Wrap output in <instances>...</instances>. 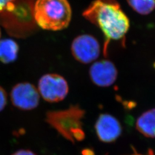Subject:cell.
<instances>
[{
    "mask_svg": "<svg viewBox=\"0 0 155 155\" xmlns=\"http://www.w3.org/2000/svg\"><path fill=\"white\" fill-rule=\"evenodd\" d=\"M95 130L101 141L110 143L116 141L122 133V127L116 117L101 114L95 124Z\"/></svg>",
    "mask_w": 155,
    "mask_h": 155,
    "instance_id": "52a82bcc",
    "label": "cell"
},
{
    "mask_svg": "<svg viewBox=\"0 0 155 155\" xmlns=\"http://www.w3.org/2000/svg\"><path fill=\"white\" fill-rule=\"evenodd\" d=\"M136 127L145 137L155 138V108L145 111L139 116Z\"/></svg>",
    "mask_w": 155,
    "mask_h": 155,
    "instance_id": "9c48e42d",
    "label": "cell"
},
{
    "mask_svg": "<svg viewBox=\"0 0 155 155\" xmlns=\"http://www.w3.org/2000/svg\"><path fill=\"white\" fill-rule=\"evenodd\" d=\"M33 16L40 28L58 31L69 25L72 9L67 0H37L34 6Z\"/></svg>",
    "mask_w": 155,
    "mask_h": 155,
    "instance_id": "7a4b0ae2",
    "label": "cell"
},
{
    "mask_svg": "<svg viewBox=\"0 0 155 155\" xmlns=\"http://www.w3.org/2000/svg\"><path fill=\"white\" fill-rule=\"evenodd\" d=\"M18 50V45L13 39L0 40V61L4 64H8L15 61Z\"/></svg>",
    "mask_w": 155,
    "mask_h": 155,
    "instance_id": "30bf717a",
    "label": "cell"
},
{
    "mask_svg": "<svg viewBox=\"0 0 155 155\" xmlns=\"http://www.w3.org/2000/svg\"><path fill=\"white\" fill-rule=\"evenodd\" d=\"M81 155H95V152L94 150L91 148H84L81 151Z\"/></svg>",
    "mask_w": 155,
    "mask_h": 155,
    "instance_id": "2e32d148",
    "label": "cell"
},
{
    "mask_svg": "<svg viewBox=\"0 0 155 155\" xmlns=\"http://www.w3.org/2000/svg\"><path fill=\"white\" fill-rule=\"evenodd\" d=\"M13 105L22 110H31L39 105L40 94L31 83L22 82L16 84L11 92Z\"/></svg>",
    "mask_w": 155,
    "mask_h": 155,
    "instance_id": "5b68a950",
    "label": "cell"
},
{
    "mask_svg": "<svg viewBox=\"0 0 155 155\" xmlns=\"http://www.w3.org/2000/svg\"><path fill=\"white\" fill-rule=\"evenodd\" d=\"M12 155H36L32 151L30 150H18Z\"/></svg>",
    "mask_w": 155,
    "mask_h": 155,
    "instance_id": "9a60e30c",
    "label": "cell"
},
{
    "mask_svg": "<svg viewBox=\"0 0 155 155\" xmlns=\"http://www.w3.org/2000/svg\"><path fill=\"white\" fill-rule=\"evenodd\" d=\"M71 52L79 62L88 64L99 57L100 45L97 40L91 35H79L72 41Z\"/></svg>",
    "mask_w": 155,
    "mask_h": 155,
    "instance_id": "8992f818",
    "label": "cell"
},
{
    "mask_svg": "<svg viewBox=\"0 0 155 155\" xmlns=\"http://www.w3.org/2000/svg\"><path fill=\"white\" fill-rule=\"evenodd\" d=\"M117 70L114 64L108 60L94 63L90 67L89 74L92 82L100 87H109L115 82Z\"/></svg>",
    "mask_w": 155,
    "mask_h": 155,
    "instance_id": "ba28073f",
    "label": "cell"
},
{
    "mask_svg": "<svg viewBox=\"0 0 155 155\" xmlns=\"http://www.w3.org/2000/svg\"><path fill=\"white\" fill-rule=\"evenodd\" d=\"M85 111L79 105H71L63 110L48 111L46 114L45 121L64 139L74 144L71 130L74 128L82 127V120Z\"/></svg>",
    "mask_w": 155,
    "mask_h": 155,
    "instance_id": "3957f363",
    "label": "cell"
},
{
    "mask_svg": "<svg viewBox=\"0 0 155 155\" xmlns=\"http://www.w3.org/2000/svg\"><path fill=\"white\" fill-rule=\"evenodd\" d=\"M83 16L102 32L105 55L110 41L123 39L130 27L128 17L116 0H95L83 12Z\"/></svg>",
    "mask_w": 155,
    "mask_h": 155,
    "instance_id": "6da1fadb",
    "label": "cell"
},
{
    "mask_svg": "<svg viewBox=\"0 0 155 155\" xmlns=\"http://www.w3.org/2000/svg\"><path fill=\"white\" fill-rule=\"evenodd\" d=\"M38 91L40 95L48 102H58L64 100L68 93L66 80L56 74H47L39 79Z\"/></svg>",
    "mask_w": 155,
    "mask_h": 155,
    "instance_id": "277c9868",
    "label": "cell"
},
{
    "mask_svg": "<svg viewBox=\"0 0 155 155\" xmlns=\"http://www.w3.org/2000/svg\"><path fill=\"white\" fill-rule=\"evenodd\" d=\"M71 134L75 141H81L85 138V133L82 127H77L72 129L71 130Z\"/></svg>",
    "mask_w": 155,
    "mask_h": 155,
    "instance_id": "7c38bea8",
    "label": "cell"
},
{
    "mask_svg": "<svg viewBox=\"0 0 155 155\" xmlns=\"http://www.w3.org/2000/svg\"><path fill=\"white\" fill-rule=\"evenodd\" d=\"M155 155V152H154V151L153 150H151V149H149L148 150V152H147V154H145V155L139 154L137 152H134V153L133 154H132V155Z\"/></svg>",
    "mask_w": 155,
    "mask_h": 155,
    "instance_id": "e0dca14e",
    "label": "cell"
},
{
    "mask_svg": "<svg viewBox=\"0 0 155 155\" xmlns=\"http://www.w3.org/2000/svg\"><path fill=\"white\" fill-rule=\"evenodd\" d=\"M15 0H0V13L6 10Z\"/></svg>",
    "mask_w": 155,
    "mask_h": 155,
    "instance_id": "5bb4252c",
    "label": "cell"
},
{
    "mask_svg": "<svg viewBox=\"0 0 155 155\" xmlns=\"http://www.w3.org/2000/svg\"><path fill=\"white\" fill-rule=\"evenodd\" d=\"M154 67H155V63H154Z\"/></svg>",
    "mask_w": 155,
    "mask_h": 155,
    "instance_id": "ac0fdd59",
    "label": "cell"
},
{
    "mask_svg": "<svg viewBox=\"0 0 155 155\" xmlns=\"http://www.w3.org/2000/svg\"><path fill=\"white\" fill-rule=\"evenodd\" d=\"M0 37H1V31H0Z\"/></svg>",
    "mask_w": 155,
    "mask_h": 155,
    "instance_id": "d6986e66",
    "label": "cell"
},
{
    "mask_svg": "<svg viewBox=\"0 0 155 155\" xmlns=\"http://www.w3.org/2000/svg\"><path fill=\"white\" fill-rule=\"evenodd\" d=\"M7 104V94L5 90L0 86V111L3 110Z\"/></svg>",
    "mask_w": 155,
    "mask_h": 155,
    "instance_id": "4fadbf2b",
    "label": "cell"
},
{
    "mask_svg": "<svg viewBox=\"0 0 155 155\" xmlns=\"http://www.w3.org/2000/svg\"><path fill=\"white\" fill-rule=\"evenodd\" d=\"M128 4L137 13L147 15L155 9V0H127Z\"/></svg>",
    "mask_w": 155,
    "mask_h": 155,
    "instance_id": "8fae6325",
    "label": "cell"
}]
</instances>
